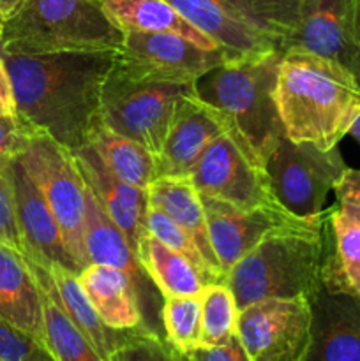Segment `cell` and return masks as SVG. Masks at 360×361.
<instances>
[{
	"label": "cell",
	"mask_w": 360,
	"mask_h": 361,
	"mask_svg": "<svg viewBox=\"0 0 360 361\" xmlns=\"http://www.w3.org/2000/svg\"><path fill=\"white\" fill-rule=\"evenodd\" d=\"M0 316L44 344V319H42L37 281L23 254L2 242H0Z\"/></svg>",
	"instance_id": "cell-21"
},
{
	"label": "cell",
	"mask_w": 360,
	"mask_h": 361,
	"mask_svg": "<svg viewBox=\"0 0 360 361\" xmlns=\"http://www.w3.org/2000/svg\"><path fill=\"white\" fill-rule=\"evenodd\" d=\"M147 231L150 233L154 238H157L159 242L164 243L166 247H169V249L175 250V252L182 254L189 263H193L194 268L203 275L207 284H221V282L217 281V277L214 275V271H212V268L208 267V263L205 261L203 254L200 252L196 243L191 240V236L187 235L179 224H175L168 215L162 214L161 210H157V208L154 207H148Z\"/></svg>",
	"instance_id": "cell-32"
},
{
	"label": "cell",
	"mask_w": 360,
	"mask_h": 361,
	"mask_svg": "<svg viewBox=\"0 0 360 361\" xmlns=\"http://www.w3.org/2000/svg\"><path fill=\"white\" fill-rule=\"evenodd\" d=\"M106 13L122 32H164L176 34L210 51H224L198 28H194L166 0H102ZM226 53V51H224Z\"/></svg>",
	"instance_id": "cell-25"
},
{
	"label": "cell",
	"mask_w": 360,
	"mask_h": 361,
	"mask_svg": "<svg viewBox=\"0 0 360 361\" xmlns=\"http://www.w3.org/2000/svg\"><path fill=\"white\" fill-rule=\"evenodd\" d=\"M348 134L353 137V140L356 141V143L360 145V115L356 116V120H355V122H353L352 129H349Z\"/></svg>",
	"instance_id": "cell-42"
},
{
	"label": "cell",
	"mask_w": 360,
	"mask_h": 361,
	"mask_svg": "<svg viewBox=\"0 0 360 361\" xmlns=\"http://www.w3.org/2000/svg\"><path fill=\"white\" fill-rule=\"evenodd\" d=\"M228 59L224 51L205 49L182 35L127 30L113 67L134 80L189 85Z\"/></svg>",
	"instance_id": "cell-9"
},
{
	"label": "cell",
	"mask_w": 360,
	"mask_h": 361,
	"mask_svg": "<svg viewBox=\"0 0 360 361\" xmlns=\"http://www.w3.org/2000/svg\"><path fill=\"white\" fill-rule=\"evenodd\" d=\"M0 23H4V16H2V13H0Z\"/></svg>",
	"instance_id": "cell-45"
},
{
	"label": "cell",
	"mask_w": 360,
	"mask_h": 361,
	"mask_svg": "<svg viewBox=\"0 0 360 361\" xmlns=\"http://www.w3.org/2000/svg\"><path fill=\"white\" fill-rule=\"evenodd\" d=\"M334 190L337 203L360 207V169H346Z\"/></svg>",
	"instance_id": "cell-38"
},
{
	"label": "cell",
	"mask_w": 360,
	"mask_h": 361,
	"mask_svg": "<svg viewBox=\"0 0 360 361\" xmlns=\"http://www.w3.org/2000/svg\"><path fill=\"white\" fill-rule=\"evenodd\" d=\"M11 161L13 159L0 157V242L13 247L18 252H23V243L16 222V208H14Z\"/></svg>",
	"instance_id": "cell-35"
},
{
	"label": "cell",
	"mask_w": 360,
	"mask_h": 361,
	"mask_svg": "<svg viewBox=\"0 0 360 361\" xmlns=\"http://www.w3.org/2000/svg\"><path fill=\"white\" fill-rule=\"evenodd\" d=\"M0 361H56L41 341L0 316Z\"/></svg>",
	"instance_id": "cell-33"
},
{
	"label": "cell",
	"mask_w": 360,
	"mask_h": 361,
	"mask_svg": "<svg viewBox=\"0 0 360 361\" xmlns=\"http://www.w3.org/2000/svg\"><path fill=\"white\" fill-rule=\"evenodd\" d=\"M48 270L53 277V284L56 288V295H59L62 309L66 310L71 321L80 328L81 334L92 342L99 355L106 361H109L116 348L127 341L133 330H113L108 324L102 323L99 314L92 307L88 296L85 295L80 279L74 271L67 270L60 264H52V267H48Z\"/></svg>",
	"instance_id": "cell-26"
},
{
	"label": "cell",
	"mask_w": 360,
	"mask_h": 361,
	"mask_svg": "<svg viewBox=\"0 0 360 361\" xmlns=\"http://www.w3.org/2000/svg\"><path fill=\"white\" fill-rule=\"evenodd\" d=\"M247 21L265 34L272 35L279 44L292 35L300 20L302 0H226Z\"/></svg>",
	"instance_id": "cell-31"
},
{
	"label": "cell",
	"mask_w": 360,
	"mask_h": 361,
	"mask_svg": "<svg viewBox=\"0 0 360 361\" xmlns=\"http://www.w3.org/2000/svg\"><path fill=\"white\" fill-rule=\"evenodd\" d=\"M0 115H16L13 83L2 59H0Z\"/></svg>",
	"instance_id": "cell-39"
},
{
	"label": "cell",
	"mask_w": 360,
	"mask_h": 361,
	"mask_svg": "<svg viewBox=\"0 0 360 361\" xmlns=\"http://www.w3.org/2000/svg\"><path fill=\"white\" fill-rule=\"evenodd\" d=\"M0 41H2V23H0Z\"/></svg>",
	"instance_id": "cell-44"
},
{
	"label": "cell",
	"mask_w": 360,
	"mask_h": 361,
	"mask_svg": "<svg viewBox=\"0 0 360 361\" xmlns=\"http://www.w3.org/2000/svg\"><path fill=\"white\" fill-rule=\"evenodd\" d=\"M288 48L334 60L355 76L353 0H302L299 25L281 46Z\"/></svg>",
	"instance_id": "cell-17"
},
{
	"label": "cell",
	"mask_w": 360,
	"mask_h": 361,
	"mask_svg": "<svg viewBox=\"0 0 360 361\" xmlns=\"http://www.w3.org/2000/svg\"><path fill=\"white\" fill-rule=\"evenodd\" d=\"M124 32L106 13L102 0H25L4 20L0 53L119 51Z\"/></svg>",
	"instance_id": "cell-4"
},
{
	"label": "cell",
	"mask_w": 360,
	"mask_h": 361,
	"mask_svg": "<svg viewBox=\"0 0 360 361\" xmlns=\"http://www.w3.org/2000/svg\"><path fill=\"white\" fill-rule=\"evenodd\" d=\"M189 92H194V83H152L134 80L112 67L102 87L99 120L161 157L176 102Z\"/></svg>",
	"instance_id": "cell-6"
},
{
	"label": "cell",
	"mask_w": 360,
	"mask_h": 361,
	"mask_svg": "<svg viewBox=\"0 0 360 361\" xmlns=\"http://www.w3.org/2000/svg\"><path fill=\"white\" fill-rule=\"evenodd\" d=\"M321 284L328 291L349 293L360 298V222L339 203L327 210Z\"/></svg>",
	"instance_id": "cell-22"
},
{
	"label": "cell",
	"mask_w": 360,
	"mask_h": 361,
	"mask_svg": "<svg viewBox=\"0 0 360 361\" xmlns=\"http://www.w3.org/2000/svg\"><path fill=\"white\" fill-rule=\"evenodd\" d=\"M327 219L311 229H288L265 238L226 277L236 309L268 298H309L321 286Z\"/></svg>",
	"instance_id": "cell-5"
},
{
	"label": "cell",
	"mask_w": 360,
	"mask_h": 361,
	"mask_svg": "<svg viewBox=\"0 0 360 361\" xmlns=\"http://www.w3.org/2000/svg\"><path fill=\"white\" fill-rule=\"evenodd\" d=\"M136 254L162 296H200L208 286L193 263L150 233L138 243Z\"/></svg>",
	"instance_id": "cell-28"
},
{
	"label": "cell",
	"mask_w": 360,
	"mask_h": 361,
	"mask_svg": "<svg viewBox=\"0 0 360 361\" xmlns=\"http://www.w3.org/2000/svg\"><path fill=\"white\" fill-rule=\"evenodd\" d=\"M161 324L164 341L175 351L186 353L201 345L200 296H164Z\"/></svg>",
	"instance_id": "cell-30"
},
{
	"label": "cell",
	"mask_w": 360,
	"mask_h": 361,
	"mask_svg": "<svg viewBox=\"0 0 360 361\" xmlns=\"http://www.w3.org/2000/svg\"><path fill=\"white\" fill-rule=\"evenodd\" d=\"M116 51L7 55L18 116L67 150L88 143L99 122L104 81Z\"/></svg>",
	"instance_id": "cell-1"
},
{
	"label": "cell",
	"mask_w": 360,
	"mask_h": 361,
	"mask_svg": "<svg viewBox=\"0 0 360 361\" xmlns=\"http://www.w3.org/2000/svg\"><path fill=\"white\" fill-rule=\"evenodd\" d=\"M353 44H355V78L360 83V0H353Z\"/></svg>",
	"instance_id": "cell-40"
},
{
	"label": "cell",
	"mask_w": 360,
	"mask_h": 361,
	"mask_svg": "<svg viewBox=\"0 0 360 361\" xmlns=\"http://www.w3.org/2000/svg\"><path fill=\"white\" fill-rule=\"evenodd\" d=\"M194 28L217 42L229 59L281 49L272 35L254 27L226 0H166Z\"/></svg>",
	"instance_id": "cell-19"
},
{
	"label": "cell",
	"mask_w": 360,
	"mask_h": 361,
	"mask_svg": "<svg viewBox=\"0 0 360 361\" xmlns=\"http://www.w3.org/2000/svg\"><path fill=\"white\" fill-rule=\"evenodd\" d=\"M175 351V349H173ZM176 353L179 361H251L239 335H233L222 345H198L186 353Z\"/></svg>",
	"instance_id": "cell-37"
},
{
	"label": "cell",
	"mask_w": 360,
	"mask_h": 361,
	"mask_svg": "<svg viewBox=\"0 0 360 361\" xmlns=\"http://www.w3.org/2000/svg\"><path fill=\"white\" fill-rule=\"evenodd\" d=\"M339 204H341V207L344 208L353 219H356V221L360 222V207H355V204H344V203H339Z\"/></svg>",
	"instance_id": "cell-43"
},
{
	"label": "cell",
	"mask_w": 360,
	"mask_h": 361,
	"mask_svg": "<svg viewBox=\"0 0 360 361\" xmlns=\"http://www.w3.org/2000/svg\"><path fill=\"white\" fill-rule=\"evenodd\" d=\"M281 56L274 49L228 59L194 81L196 97L219 109L263 164L284 136L275 101Z\"/></svg>",
	"instance_id": "cell-3"
},
{
	"label": "cell",
	"mask_w": 360,
	"mask_h": 361,
	"mask_svg": "<svg viewBox=\"0 0 360 361\" xmlns=\"http://www.w3.org/2000/svg\"><path fill=\"white\" fill-rule=\"evenodd\" d=\"M233 133V126L214 106L196 97L194 92L176 102L175 118L159 157L161 176H189L201 155L222 134Z\"/></svg>",
	"instance_id": "cell-15"
},
{
	"label": "cell",
	"mask_w": 360,
	"mask_h": 361,
	"mask_svg": "<svg viewBox=\"0 0 360 361\" xmlns=\"http://www.w3.org/2000/svg\"><path fill=\"white\" fill-rule=\"evenodd\" d=\"M109 168V171L131 185L148 189L161 176L157 155L131 137L115 133L99 120L88 136V143Z\"/></svg>",
	"instance_id": "cell-27"
},
{
	"label": "cell",
	"mask_w": 360,
	"mask_h": 361,
	"mask_svg": "<svg viewBox=\"0 0 360 361\" xmlns=\"http://www.w3.org/2000/svg\"><path fill=\"white\" fill-rule=\"evenodd\" d=\"M313 310L307 296L268 298L239 312L236 335L251 361H302Z\"/></svg>",
	"instance_id": "cell-12"
},
{
	"label": "cell",
	"mask_w": 360,
	"mask_h": 361,
	"mask_svg": "<svg viewBox=\"0 0 360 361\" xmlns=\"http://www.w3.org/2000/svg\"><path fill=\"white\" fill-rule=\"evenodd\" d=\"M147 190L148 204L168 215L191 236L217 281L226 284V274L212 249L203 203L193 180L189 176H159Z\"/></svg>",
	"instance_id": "cell-20"
},
{
	"label": "cell",
	"mask_w": 360,
	"mask_h": 361,
	"mask_svg": "<svg viewBox=\"0 0 360 361\" xmlns=\"http://www.w3.org/2000/svg\"><path fill=\"white\" fill-rule=\"evenodd\" d=\"M78 279L102 323L113 330H148L134 286L126 274L102 264H88Z\"/></svg>",
	"instance_id": "cell-23"
},
{
	"label": "cell",
	"mask_w": 360,
	"mask_h": 361,
	"mask_svg": "<svg viewBox=\"0 0 360 361\" xmlns=\"http://www.w3.org/2000/svg\"><path fill=\"white\" fill-rule=\"evenodd\" d=\"M109 361H179L172 345L157 334L145 328L133 330Z\"/></svg>",
	"instance_id": "cell-34"
},
{
	"label": "cell",
	"mask_w": 360,
	"mask_h": 361,
	"mask_svg": "<svg viewBox=\"0 0 360 361\" xmlns=\"http://www.w3.org/2000/svg\"><path fill=\"white\" fill-rule=\"evenodd\" d=\"M25 259L39 286L44 319V344L48 351L56 361H106L62 309L48 268L28 257Z\"/></svg>",
	"instance_id": "cell-24"
},
{
	"label": "cell",
	"mask_w": 360,
	"mask_h": 361,
	"mask_svg": "<svg viewBox=\"0 0 360 361\" xmlns=\"http://www.w3.org/2000/svg\"><path fill=\"white\" fill-rule=\"evenodd\" d=\"M83 242L88 263L115 268L127 275L136 291L138 305H140L145 326L155 334L154 324L161 321L164 296L161 295L157 286L147 274L136 250L127 242L122 229L112 221V217L106 214L104 208L101 207L97 197L88 187L85 192Z\"/></svg>",
	"instance_id": "cell-13"
},
{
	"label": "cell",
	"mask_w": 360,
	"mask_h": 361,
	"mask_svg": "<svg viewBox=\"0 0 360 361\" xmlns=\"http://www.w3.org/2000/svg\"><path fill=\"white\" fill-rule=\"evenodd\" d=\"M275 101L286 137L328 150L360 115V83L334 60L288 48L279 63Z\"/></svg>",
	"instance_id": "cell-2"
},
{
	"label": "cell",
	"mask_w": 360,
	"mask_h": 361,
	"mask_svg": "<svg viewBox=\"0 0 360 361\" xmlns=\"http://www.w3.org/2000/svg\"><path fill=\"white\" fill-rule=\"evenodd\" d=\"M201 300V345H222L236 335L239 312L235 296L226 284H208Z\"/></svg>",
	"instance_id": "cell-29"
},
{
	"label": "cell",
	"mask_w": 360,
	"mask_h": 361,
	"mask_svg": "<svg viewBox=\"0 0 360 361\" xmlns=\"http://www.w3.org/2000/svg\"><path fill=\"white\" fill-rule=\"evenodd\" d=\"M265 169L279 203L296 217L323 214L327 194L335 189L348 169L337 147L295 143L284 136L265 161Z\"/></svg>",
	"instance_id": "cell-8"
},
{
	"label": "cell",
	"mask_w": 360,
	"mask_h": 361,
	"mask_svg": "<svg viewBox=\"0 0 360 361\" xmlns=\"http://www.w3.org/2000/svg\"><path fill=\"white\" fill-rule=\"evenodd\" d=\"M35 130L21 116L0 115V157L16 159L25 152Z\"/></svg>",
	"instance_id": "cell-36"
},
{
	"label": "cell",
	"mask_w": 360,
	"mask_h": 361,
	"mask_svg": "<svg viewBox=\"0 0 360 361\" xmlns=\"http://www.w3.org/2000/svg\"><path fill=\"white\" fill-rule=\"evenodd\" d=\"M11 178H13L16 222L23 243L21 254L46 268L52 264H60L80 275V268L67 252L62 229L48 201L25 171L18 157L11 161Z\"/></svg>",
	"instance_id": "cell-14"
},
{
	"label": "cell",
	"mask_w": 360,
	"mask_h": 361,
	"mask_svg": "<svg viewBox=\"0 0 360 361\" xmlns=\"http://www.w3.org/2000/svg\"><path fill=\"white\" fill-rule=\"evenodd\" d=\"M191 180L201 196L236 207H282L265 164L236 133L222 134L205 150Z\"/></svg>",
	"instance_id": "cell-10"
},
{
	"label": "cell",
	"mask_w": 360,
	"mask_h": 361,
	"mask_svg": "<svg viewBox=\"0 0 360 361\" xmlns=\"http://www.w3.org/2000/svg\"><path fill=\"white\" fill-rule=\"evenodd\" d=\"M201 203L212 249L226 277L246 254L274 233L318 228L327 219V212L316 217H296L284 207L244 208L210 196H201Z\"/></svg>",
	"instance_id": "cell-11"
},
{
	"label": "cell",
	"mask_w": 360,
	"mask_h": 361,
	"mask_svg": "<svg viewBox=\"0 0 360 361\" xmlns=\"http://www.w3.org/2000/svg\"><path fill=\"white\" fill-rule=\"evenodd\" d=\"M18 159L48 201L62 229L67 252L81 274L90 264L83 242L87 185L78 171L73 152L39 130Z\"/></svg>",
	"instance_id": "cell-7"
},
{
	"label": "cell",
	"mask_w": 360,
	"mask_h": 361,
	"mask_svg": "<svg viewBox=\"0 0 360 361\" xmlns=\"http://www.w3.org/2000/svg\"><path fill=\"white\" fill-rule=\"evenodd\" d=\"M23 2L25 0H0V13H2L4 20L13 16V14L20 9Z\"/></svg>",
	"instance_id": "cell-41"
},
{
	"label": "cell",
	"mask_w": 360,
	"mask_h": 361,
	"mask_svg": "<svg viewBox=\"0 0 360 361\" xmlns=\"http://www.w3.org/2000/svg\"><path fill=\"white\" fill-rule=\"evenodd\" d=\"M313 323L302 361H360V298L328 291L323 284L309 296Z\"/></svg>",
	"instance_id": "cell-16"
},
{
	"label": "cell",
	"mask_w": 360,
	"mask_h": 361,
	"mask_svg": "<svg viewBox=\"0 0 360 361\" xmlns=\"http://www.w3.org/2000/svg\"><path fill=\"white\" fill-rule=\"evenodd\" d=\"M71 152L83 182L94 192L112 221L122 229L131 247L136 250L141 238L148 235L147 212L150 207L148 190L131 185L113 175L90 145Z\"/></svg>",
	"instance_id": "cell-18"
}]
</instances>
